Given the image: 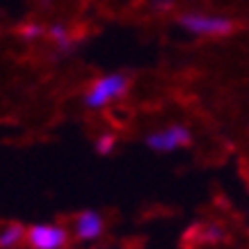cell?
Returning <instances> with one entry per match:
<instances>
[{
  "instance_id": "cell-1",
  "label": "cell",
  "mask_w": 249,
  "mask_h": 249,
  "mask_svg": "<svg viewBox=\"0 0 249 249\" xmlns=\"http://www.w3.org/2000/svg\"><path fill=\"white\" fill-rule=\"evenodd\" d=\"M176 25L192 37L199 39H224L235 30V21L224 14H211V12H196L188 9L176 16Z\"/></svg>"
},
{
  "instance_id": "cell-2",
  "label": "cell",
  "mask_w": 249,
  "mask_h": 249,
  "mask_svg": "<svg viewBox=\"0 0 249 249\" xmlns=\"http://www.w3.org/2000/svg\"><path fill=\"white\" fill-rule=\"evenodd\" d=\"M128 87H130L128 73H124V71H110V73L98 76L87 87V91L83 94V103L87 110H103V107L112 106L114 101H121V98L126 96Z\"/></svg>"
},
{
  "instance_id": "cell-3",
  "label": "cell",
  "mask_w": 249,
  "mask_h": 249,
  "mask_svg": "<svg viewBox=\"0 0 249 249\" xmlns=\"http://www.w3.org/2000/svg\"><path fill=\"white\" fill-rule=\"evenodd\" d=\"M71 229L60 222H35L28 227L25 247L28 249H67L71 242Z\"/></svg>"
},
{
  "instance_id": "cell-4",
  "label": "cell",
  "mask_w": 249,
  "mask_h": 249,
  "mask_svg": "<svg viewBox=\"0 0 249 249\" xmlns=\"http://www.w3.org/2000/svg\"><path fill=\"white\" fill-rule=\"evenodd\" d=\"M192 142V130L185 124H169L158 130H151L144 137V144L156 153H174L178 149H185Z\"/></svg>"
},
{
  "instance_id": "cell-5",
  "label": "cell",
  "mask_w": 249,
  "mask_h": 249,
  "mask_svg": "<svg viewBox=\"0 0 249 249\" xmlns=\"http://www.w3.org/2000/svg\"><path fill=\"white\" fill-rule=\"evenodd\" d=\"M106 233V217L101 211H94V208H85L73 217L71 222V235L76 238L78 242L83 245H89V242H96L103 238Z\"/></svg>"
},
{
  "instance_id": "cell-6",
  "label": "cell",
  "mask_w": 249,
  "mask_h": 249,
  "mask_svg": "<svg viewBox=\"0 0 249 249\" xmlns=\"http://www.w3.org/2000/svg\"><path fill=\"white\" fill-rule=\"evenodd\" d=\"M46 39L53 44L55 53L60 55V57L73 55L78 51V44H80V41L73 37L71 28L62 21H55V23H48V25H46Z\"/></svg>"
},
{
  "instance_id": "cell-7",
  "label": "cell",
  "mask_w": 249,
  "mask_h": 249,
  "mask_svg": "<svg viewBox=\"0 0 249 249\" xmlns=\"http://www.w3.org/2000/svg\"><path fill=\"white\" fill-rule=\"evenodd\" d=\"M25 233L28 227H23L18 222H7L0 227V249H18L25 245Z\"/></svg>"
},
{
  "instance_id": "cell-8",
  "label": "cell",
  "mask_w": 249,
  "mask_h": 249,
  "mask_svg": "<svg viewBox=\"0 0 249 249\" xmlns=\"http://www.w3.org/2000/svg\"><path fill=\"white\" fill-rule=\"evenodd\" d=\"M18 37H21V41H25V44H35V41H39V39H46V25L39 21H25L18 25Z\"/></svg>"
},
{
  "instance_id": "cell-9",
  "label": "cell",
  "mask_w": 249,
  "mask_h": 249,
  "mask_svg": "<svg viewBox=\"0 0 249 249\" xmlns=\"http://www.w3.org/2000/svg\"><path fill=\"white\" fill-rule=\"evenodd\" d=\"M94 149H96L98 156H110L117 149V135L114 133H101L94 142Z\"/></svg>"
},
{
  "instance_id": "cell-10",
  "label": "cell",
  "mask_w": 249,
  "mask_h": 249,
  "mask_svg": "<svg viewBox=\"0 0 249 249\" xmlns=\"http://www.w3.org/2000/svg\"><path fill=\"white\" fill-rule=\"evenodd\" d=\"M199 231H201V240H206V242H219L224 238V231H222L219 224H206Z\"/></svg>"
},
{
  "instance_id": "cell-11",
  "label": "cell",
  "mask_w": 249,
  "mask_h": 249,
  "mask_svg": "<svg viewBox=\"0 0 249 249\" xmlns=\"http://www.w3.org/2000/svg\"><path fill=\"white\" fill-rule=\"evenodd\" d=\"M149 7L156 14H169L172 9H176V0H149Z\"/></svg>"
}]
</instances>
